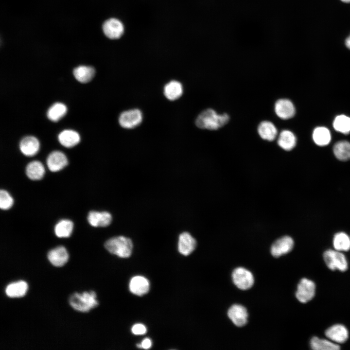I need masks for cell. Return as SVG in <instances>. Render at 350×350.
Returning <instances> with one entry per match:
<instances>
[{
	"mask_svg": "<svg viewBox=\"0 0 350 350\" xmlns=\"http://www.w3.org/2000/svg\"><path fill=\"white\" fill-rule=\"evenodd\" d=\"M325 333L328 338L336 344L345 342L349 337L347 329L341 324H335L330 327Z\"/></svg>",
	"mask_w": 350,
	"mask_h": 350,
	"instance_id": "14",
	"label": "cell"
},
{
	"mask_svg": "<svg viewBox=\"0 0 350 350\" xmlns=\"http://www.w3.org/2000/svg\"><path fill=\"white\" fill-rule=\"evenodd\" d=\"M67 112L66 105L62 103L57 102L50 107L47 111V115L50 121L55 122L61 119Z\"/></svg>",
	"mask_w": 350,
	"mask_h": 350,
	"instance_id": "28",
	"label": "cell"
},
{
	"mask_svg": "<svg viewBox=\"0 0 350 350\" xmlns=\"http://www.w3.org/2000/svg\"><path fill=\"white\" fill-rule=\"evenodd\" d=\"M310 346L314 350H338L340 346L336 343L327 339L313 337L310 341Z\"/></svg>",
	"mask_w": 350,
	"mask_h": 350,
	"instance_id": "29",
	"label": "cell"
},
{
	"mask_svg": "<svg viewBox=\"0 0 350 350\" xmlns=\"http://www.w3.org/2000/svg\"><path fill=\"white\" fill-rule=\"evenodd\" d=\"M342 2L345 3H350V0H341Z\"/></svg>",
	"mask_w": 350,
	"mask_h": 350,
	"instance_id": "37",
	"label": "cell"
},
{
	"mask_svg": "<svg viewBox=\"0 0 350 350\" xmlns=\"http://www.w3.org/2000/svg\"><path fill=\"white\" fill-rule=\"evenodd\" d=\"M129 287L132 293L141 296L148 292L150 283L146 278L141 276H136L131 279Z\"/></svg>",
	"mask_w": 350,
	"mask_h": 350,
	"instance_id": "17",
	"label": "cell"
},
{
	"mask_svg": "<svg viewBox=\"0 0 350 350\" xmlns=\"http://www.w3.org/2000/svg\"><path fill=\"white\" fill-rule=\"evenodd\" d=\"M335 157L341 161L350 159V142L346 140H341L336 142L333 148Z\"/></svg>",
	"mask_w": 350,
	"mask_h": 350,
	"instance_id": "27",
	"label": "cell"
},
{
	"mask_svg": "<svg viewBox=\"0 0 350 350\" xmlns=\"http://www.w3.org/2000/svg\"><path fill=\"white\" fill-rule=\"evenodd\" d=\"M313 139L316 144L326 146L330 142L331 135L328 128L323 126L316 127L313 133Z\"/></svg>",
	"mask_w": 350,
	"mask_h": 350,
	"instance_id": "26",
	"label": "cell"
},
{
	"mask_svg": "<svg viewBox=\"0 0 350 350\" xmlns=\"http://www.w3.org/2000/svg\"><path fill=\"white\" fill-rule=\"evenodd\" d=\"M323 259L328 267L332 270H338L344 272L348 267L345 256L335 249H328L323 254Z\"/></svg>",
	"mask_w": 350,
	"mask_h": 350,
	"instance_id": "4",
	"label": "cell"
},
{
	"mask_svg": "<svg viewBox=\"0 0 350 350\" xmlns=\"http://www.w3.org/2000/svg\"><path fill=\"white\" fill-rule=\"evenodd\" d=\"M196 246V240L189 233L184 232L180 234L178 243V249L180 253L188 256L193 251Z\"/></svg>",
	"mask_w": 350,
	"mask_h": 350,
	"instance_id": "18",
	"label": "cell"
},
{
	"mask_svg": "<svg viewBox=\"0 0 350 350\" xmlns=\"http://www.w3.org/2000/svg\"><path fill=\"white\" fill-rule=\"evenodd\" d=\"M163 92L165 96L168 100H175L180 97L183 94L182 85L178 81H171L164 86Z\"/></svg>",
	"mask_w": 350,
	"mask_h": 350,
	"instance_id": "22",
	"label": "cell"
},
{
	"mask_svg": "<svg viewBox=\"0 0 350 350\" xmlns=\"http://www.w3.org/2000/svg\"><path fill=\"white\" fill-rule=\"evenodd\" d=\"M88 223L94 227H105L112 221V216L107 211H90L88 215Z\"/></svg>",
	"mask_w": 350,
	"mask_h": 350,
	"instance_id": "15",
	"label": "cell"
},
{
	"mask_svg": "<svg viewBox=\"0 0 350 350\" xmlns=\"http://www.w3.org/2000/svg\"><path fill=\"white\" fill-rule=\"evenodd\" d=\"M48 259L54 266H62L67 262L69 254L65 247L59 246L48 252Z\"/></svg>",
	"mask_w": 350,
	"mask_h": 350,
	"instance_id": "19",
	"label": "cell"
},
{
	"mask_svg": "<svg viewBox=\"0 0 350 350\" xmlns=\"http://www.w3.org/2000/svg\"><path fill=\"white\" fill-rule=\"evenodd\" d=\"M73 228V224L68 219H63L55 226L54 232L59 238H67L71 235Z\"/></svg>",
	"mask_w": 350,
	"mask_h": 350,
	"instance_id": "31",
	"label": "cell"
},
{
	"mask_svg": "<svg viewBox=\"0 0 350 350\" xmlns=\"http://www.w3.org/2000/svg\"><path fill=\"white\" fill-rule=\"evenodd\" d=\"M131 331L134 334L142 335L146 332L147 329L143 324L138 323L132 326Z\"/></svg>",
	"mask_w": 350,
	"mask_h": 350,
	"instance_id": "34",
	"label": "cell"
},
{
	"mask_svg": "<svg viewBox=\"0 0 350 350\" xmlns=\"http://www.w3.org/2000/svg\"><path fill=\"white\" fill-rule=\"evenodd\" d=\"M40 148L38 140L35 137L28 136L23 138L20 142L19 149L26 156H33L36 154Z\"/></svg>",
	"mask_w": 350,
	"mask_h": 350,
	"instance_id": "16",
	"label": "cell"
},
{
	"mask_svg": "<svg viewBox=\"0 0 350 350\" xmlns=\"http://www.w3.org/2000/svg\"><path fill=\"white\" fill-rule=\"evenodd\" d=\"M257 131L261 139L269 142L275 140L278 134L275 124L268 120L260 122L257 126Z\"/></svg>",
	"mask_w": 350,
	"mask_h": 350,
	"instance_id": "10",
	"label": "cell"
},
{
	"mask_svg": "<svg viewBox=\"0 0 350 350\" xmlns=\"http://www.w3.org/2000/svg\"><path fill=\"white\" fill-rule=\"evenodd\" d=\"M228 315L235 325L243 327L247 322L248 313L242 305L234 304L228 310Z\"/></svg>",
	"mask_w": 350,
	"mask_h": 350,
	"instance_id": "12",
	"label": "cell"
},
{
	"mask_svg": "<svg viewBox=\"0 0 350 350\" xmlns=\"http://www.w3.org/2000/svg\"><path fill=\"white\" fill-rule=\"evenodd\" d=\"M13 199L10 194L5 190L0 191V208L1 210H8L13 204Z\"/></svg>",
	"mask_w": 350,
	"mask_h": 350,
	"instance_id": "33",
	"label": "cell"
},
{
	"mask_svg": "<svg viewBox=\"0 0 350 350\" xmlns=\"http://www.w3.org/2000/svg\"><path fill=\"white\" fill-rule=\"evenodd\" d=\"M73 74L78 82L87 83L93 79L95 74V70L90 66H79L73 70Z\"/></svg>",
	"mask_w": 350,
	"mask_h": 350,
	"instance_id": "23",
	"label": "cell"
},
{
	"mask_svg": "<svg viewBox=\"0 0 350 350\" xmlns=\"http://www.w3.org/2000/svg\"><path fill=\"white\" fill-rule=\"evenodd\" d=\"M315 293V283L310 280L303 278L298 285L296 296L299 301L304 303L312 300Z\"/></svg>",
	"mask_w": 350,
	"mask_h": 350,
	"instance_id": "8",
	"label": "cell"
},
{
	"mask_svg": "<svg viewBox=\"0 0 350 350\" xmlns=\"http://www.w3.org/2000/svg\"><path fill=\"white\" fill-rule=\"evenodd\" d=\"M294 245V241L291 237L283 236L273 244L271 247V253L274 257H279L290 252Z\"/></svg>",
	"mask_w": 350,
	"mask_h": 350,
	"instance_id": "11",
	"label": "cell"
},
{
	"mask_svg": "<svg viewBox=\"0 0 350 350\" xmlns=\"http://www.w3.org/2000/svg\"><path fill=\"white\" fill-rule=\"evenodd\" d=\"M345 45L350 50V35L345 40Z\"/></svg>",
	"mask_w": 350,
	"mask_h": 350,
	"instance_id": "36",
	"label": "cell"
},
{
	"mask_svg": "<svg viewBox=\"0 0 350 350\" xmlns=\"http://www.w3.org/2000/svg\"><path fill=\"white\" fill-rule=\"evenodd\" d=\"M334 249L339 251H347L350 249V237L344 232L336 233L333 238Z\"/></svg>",
	"mask_w": 350,
	"mask_h": 350,
	"instance_id": "30",
	"label": "cell"
},
{
	"mask_svg": "<svg viewBox=\"0 0 350 350\" xmlns=\"http://www.w3.org/2000/svg\"><path fill=\"white\" fill-rule=\"evenodd\" d=\"M123 23L118 19L111 18L106 20L103 25L105 35L110 39L119 38L124 33Z\"/></svg>",
	"mask_w": 350,
	"mask_h": 350,
	"instance_id": "9",
	"label": "cell"
},
{
	"mask_svg": "<svg viewBox=\"0 0 350 350\" xmlns=\"http://www.w3.org/2000/svg\"><path fill=\"white\" fill-rule=\"evenodd\" d=\"M152 345L151 340L149 338H145L142 341L140 344H137V346L139 348L149 349L151 347Z\"/></svg>",
	"mask_w": 350,
	"mask_h": 350,
	"instance_id": "35",
	"label": "cell"
},
{
	"mask_svg": "<svg viewBox=\"0 0 350 350\" xmlns=\"http://www.w3.org/2000/svg\"><path fill=\"white\" fill-rule=\"evenodd\" d=\"M234 284L240 289L246 290L250 289L254 284L253 274L249 270L243 267L235 268L232 273Z\"/></svg>",
	"mask_w": 350,
	"mask_h": 350,
	"instance_id": "5",
	"label": "cell"
},
{
	"mask_svg": "<svg viewBox=\"0 0 350 350\" xmlns=\"http://www.w3.org/2000/svg\"><path fill=\"white\" fill-rule=\"evenodd\" d=\"M58 140L63 146L71 148L78 144L81 138L77 132L71 129H65L59 134Z\"/></svg>",
	"mask_w": 350,
	"mask_h": 350,
	"instance_id": "21",
	"label": "cell"
},
{
	"mask_svg": "<svg viewBox=\"0 0 350 350\" xmlns=\"http://www.w3.org/2000/svg\"><path fill=\"white\" fill-rule=\"evenodd\" d=\"M274 111L280 119L287 120L293 118L296 114V108L292 102L287 98H280L274 104Z\"/></svg>",
	"mask_w": 350,
	"mask_h": 350,
	"instance_id": "6",
	"label": "cell"
},
{
	"mask_svg": "<svg viewBox=\"0 0 350 350\" xmlns=\"http://www.w3.org/2000/svg\"><path fill=\"white\" fill-rule=\"evenodd\" d=\"M46 162L49 169L54 172L61 170L68 163L66 156L59 151L51 152L48 155Z\"/></svg>",
	"mask_w": 350,
	"mask_h": 350,
	"instance_id": "13",
	"label": "cell"
},
{
	"mask_svg": "<svg viewBox=\"0 0 350 350\" xmlns=\"http://www.w3.org/2000/svg\"><path fill=\"white\" fill-rule=\"evenodd\" d=\"M26 174L30 179H41L45 174L43 165L39 161L34 160L28 163L26 167Z\"/></svg>",
	"mask_w": 350,
	"mask_h": 350,
	"instance_id": "24",
	"label": "cell"
},
{
	"mask_svg": "<svg viewBox=\"0 0 350 350\" xmlns=\"http://www.w3.org/2000/svg\"><path fill=\"white\" fill-rule=\"evenodd\" d=\"M69 302L74 309L81 312H88L98 305L94 291L75 293L70 297Z\"/></svg>",
	"mask_w": 350,
	"mask_h": 350,
	"instance_id": "3",
	"label": "cell"
},
{
	"mask_svg": "<svg viewBox=\"0 0 350 350\" xmlns=\"http://www.w3.org/2000/svg\"><path fill=\"white\" fill-rule=\"evenodd\" d=\"M230 119V117L227 113L219 114L214 109L208 108L198 114L195 119V124L201 129L217 131L227 125Z\"/></svg>",
	"mask_w": 350,
	"mask_h": 350,
	"instance_id": "1",
	"label": "cell"
},
{
	"mask_svg": "<svg viewBox=\"0 0 350 350\" xmlns=\"http://www.w3.org/2000/svg\"><path fill=\"white\" fill-rule=\"evenodd\" d=\"M333 126L337 132L349 134L350 132V117L345 115L336 116L333 121Z\"/></svg>",
	"mask_w": 350,
	"mask_h": 350,
	"instance_id": "32",
	"label": "cell"
},
{
	"mask_svg": "<svg viewBox=\"0 0 350 350\" xmlns=\"http://www.w3.org/2000/svg\"><path fill=\"white\" fill-rule=\"evenodd\" d=\"M142 121V114L138 109H133L122 112L119 117L120 125L126 129L134 128L140 124Z\"/></svg>",
	"mask_w": 350,
	"mask_h": 350,
	"instance_id": "7",
	"label": "cell"
},
{
	"mask_svg": "<svg viewBox=\"0 0 350 350\" xmlns=\"http://www.w3.org/2000/svg\"><path fill=\"white\" fill-rule=\"evenodd\" d=\"M277 142L280 148L285 151H289L295 147L297 138L291 131L283 129L280 132Z\"/></svg>",
	"mask_w": 350,
	"mask_h": 350,
	"instance_id": "20",
	"label": "cell"
},
{
	"mask_svg": "<svg viewBox=\"0 0 350 350\" xmlns=\"http://www.w3.org/2000/svg\"><path fill=\"white\" fill-rule=\"evenodd\" d=\"M105 247L110 253L126 258L131 255L133 243L130 238L119 236L108 240L105 244Z\"/></svg>",
	"mask_w": 350,
	"mask_h": 350,
	"instance_id": "2",
	"label": "cell"
},
{
	"mask_svg": "<svg viewBox=\"0 0 350 350\" xmlns=\"http://www.w3.org/2000/svg\"><path fill=\"white\" fill-rule=\"evenodd\" d=\"M28 290L27 283L23 280L11 283L7 285L5 293L10 298H19L24 296Z\"/></svg>",
	"mask_w": 350,
	"mask_h": 350,
	"instance_id": "25",
	"label": "cell"
}]
</instances>
